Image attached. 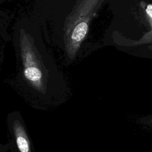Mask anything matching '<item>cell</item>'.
I'll return each mask as SVG.
<instances>
[{
	"mask_svg": "<svg viewBox=\"0 0 152 152\" xmlns=\"http://www.w3.org/2000/svg\"><path fill=\"white\" fill-rule=\"evenodd\" d=\"M100 2L101 1H78V5H76L74 21L69 31V49L72 56L77 53L86 38L94 10Z\"/></svg>",
	"mask_w": 152,
	"mask_h": 152,
	"instance_id": "cell-1",
	"label": "cell"
},
{
	"mask_svg": "<svg viewBox=\"0 0 152 152\" xmlns=\"http://www.w3.org/2000/svg\"><path fill=\"white\" fill-rule=\"evenodd\" d=\"M17 145L20 152H31L30 142L23 128L17 126L14 129Z\"/></svg>",
	"mask_w": 152,
	"mask_h": 152,
	"instance_id": "cell-2",
	"label": "cell"
},
{
	"mask_svg": "<svg viewBox=\"0 0 152 152\" xmlns=\"http://www.w3.org/2000/svg\"><path fill=\"white\" fill-rule=\"evenodd\" d=\"M24 74L28 80L34 81L40 80L42 77V72L40 69L33 66L27 68L24 71Z\"/></svg>",
	"mask_w": 152,
	"mask_h": 152,
	"instance_id": "cell-3",
	"label": "cell"
},
{
	"mask_svg": "<svg viewBox=\"0 0 152 152\" xmlns=\"http://www.w3.org/2000/svg\"><path fill=\"white\" fill-rule=\"evenodd\" d=\"M147 16L150 20V24L152 28V4H148L145 10Z\"/></svg>",
	"mask_w": 152,
	"mask_h": 152,
	"instance_id": "cell-4",
	"label": "cell"
}]
</instances>
